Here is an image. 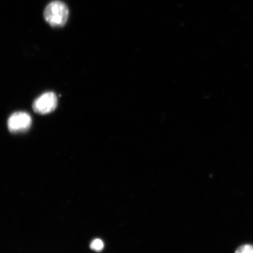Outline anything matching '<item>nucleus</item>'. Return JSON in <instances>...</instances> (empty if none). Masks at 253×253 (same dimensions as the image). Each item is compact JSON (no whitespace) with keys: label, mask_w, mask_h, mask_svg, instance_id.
<instances>
[{"label":"nucleus","mask_w":253,"mask_h":253,"mask_svg":"<svg viewBox=\"0 0 253 253\" xmlns=\"http://www.w3.org/2000/svg\"><path fill=\"white\" fill-rule=\"evenodd\" d=\"M32 119L29 114L17 112L9 117L8 120L9 130L13 133L27 131L30 128Z\"/></svg>","instance_id":"nucleus-3"},{"label":"nucleus","mask_w":253,"mask_h":253,"mask_svg":"<svg viewBox=\"0 0 253 253\" xmlns=\"http://www.w3.org/2000/svg\"><path fill=\"white\" fill-rule=\"evenodd\" d=\"M235 253H253V246L245 245L240 246L236 250Z\"/></svg>","instance_id":"nucleus-5"},{"label":"nucleus","mask_w":253,"mask_h":253,"mask_svg":"<svg viewBox=\"0 0 253 253\" xmlns=\"http://www.w3.org/2000/svg\"><path fill=\"white\" fill-rule=\"evenodd\" d=\"M69 14L67 5L61 1L50 2L43 12L45 21L53 27L64 26L68 20Z\"/></svg>","instance_id":"nucleus-1"},{"label":"nucleus","mask_w":253,"mask_h":253,"mask_svg":"<svg viewBox=\"0 0 253 253\" xmlns=\"http://www.w3.org/2000/svg\"><path fill=\"white\" fill-rule=\"evenodd\" d=\"M58 104V99L54 93L46 92L42 94L34 101L33 109L37 113L41 115L51 113L54 111Z\"/></svg>","instance_id":"nucleus-2"},{"label":"nucleus","mask_w":253,"mask_h":253,"mask_svg":"<svg viewBox=\"0 0 253 253\" xmlns=\"http://www.w3.org/2000/svg\"><path fill=\"white\" fill-rule=\"evenodd\" d=\"M90 248L95 252L102 251L104 248V243L102 240L99 239L93 240L91 243Z\"/></svg>","instance_id":"nucleus-4"}]
</instances>
